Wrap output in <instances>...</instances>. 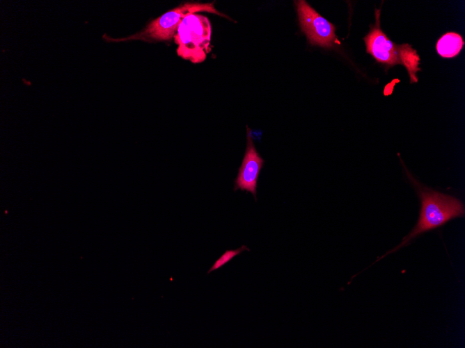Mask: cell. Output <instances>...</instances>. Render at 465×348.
I'll return each instance as SVG.
<instances>
[{
    "instance_id": "8",
    "label": "cell",
    "mask_w": 465,
    "mask_h": 348,
    "mask_svg": "<svg viewBox=\"0 0 465 348\" xmlns=\"http://www.w3.org/2000/svg\"><path fill=\"white\" fill-rule=\"evenodd\" d=\"M244 251H250V249L246 245H242L241 247L237 249H230L225 251V252L214 263L212 267L207 272V274H210L212 271L216 270L223 267L224 265L230 262L233 258H235L236 256H238Z\"/></svg>"
},
{
    "instance_id": "1",
    "label": "cell",
    "mask_w": 465,
    "mask_h": 348,
    "mask_svg": "<svg viewBox=\"0 0 465 348\" xmlns=\"http://www.w3.org/2000/svg\"><path fill=\"white\" fill-rule=\"evenodd\" d=\"M406 171L420 201L418 222L415 227L398 245L377 258L372 265L387 255L406 247L419 235L438 229L453 219L464 216V206L460 200L455 197L423 186L412 177L407 169Z\"/></svg>"
},
{
    "instance_id": "5",
    "label": "cell",
    "mask_w": 465,
    "mask_h": 348,
    "mask_svg": "<svg viewBox=\"0 0 465 348\" xmlns=\"http://www.w3.org/2000/svg\"><path fill=\"white\" fill-rule=\"evenodd\" d=\"M300 25L310 42L331 47L335 40V26L322 17L305 1H297Z\"/></svg>"
},
{
    "instance_id": "6",
    "label": "cell",
    "mask_w": 465,
    "mask_h": 348,
    "mask_svg": "<svg viewBox=\"0 0 465 348\" xmlns=\"http://www.w3.org/2000/svg\"><path fill=\"white\" fill-rule=\"evenodd\" d=\"M247 128V144L242 165L235 179L234 191L241 190L251 192L256 198L257 183L264 165V160L257 151L253 142L250 129Z\"/></svg>"
},
{
    "instance_id": "4",
    "label": "cell",
    "mask_w": 465,
    "mask_h": 348,
    "mask_svg": "<svg viewBox=\"0 0 465 348\" xmlns=\"http://www.w3.org/2000/svg\"><path fill=\"white\" fill-rule=\"evenodd\" d=\"M377 22V25L372 27L364 38L367 52L378 62L389 66L404 65L409 72L411 82H417L416 73L420 70V58L416 51L408 44L397 45L393 43L379 28V19Z\"/></svg>"
},
{
    "instance_id": "7",
    "label": "cell",
    "mask_w": 465,
    "mask_h": 348,
    "mask_svg": "<svg viewBox=\"0 0 465 348\" xmlns=\"http://www.w3.org/2000/svg\"><path fill=\"white\" fill-rule=\"evenodd\" d=\"M463 45L464 41L462 36L456 33L450 32L439 39L436 50L438 53L443 58H452L460 52Z\"/></svg>"
},
{
    "instance_id": "3",
    "label": "cell",
    "mask_w": 465,
    "mask_h": 348,
    "mask_svg": "<svg viewBox=\"0 0 465 348\" xmlns=\"http://www.w3.org/2000/svg\"><path fill=\"white\" fill-rule=\"evenodd\" d=\"M211 35L207 17L198 13L185 17L173 38L178 56L194 64L203 63L210 51Z\"/></svg>"
},
{
    "instance_id": "2",
    "label": "cell",
    "mask_w": 465,
    "mask_h": 348,
    "mask_svg": "<svg viewBox=\"0 0 465 348\" xmlns=\"http://www.w3.org/2000/svg\"><path fill=\"white\" fill-rule=\"evenodd\" d=\"M200 12H207L228 18L218 11L213 3L187 2L150 21L142 30L133 35L125 38H113L104 34L102 38L106 42H111L141 40L151 43L169 41L174 38L180 22L185 17Z\"/></svg>"
}]
</instances>
